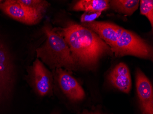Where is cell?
I'll return each mask as SVG.
<instances>
[{"label":"cell","mask_w":153,"mask_h":114,"mask_svg":"<svg viewBox=\"0 0 153 114\" xmlns=\"http://www.w3.org/2000/svg\"><path fill=\"white\" fill-rule=\"evenodd\" d=\"M140 10L141 14L148 19L153 28V1L152 0H141L140 1Z\"/></svg>","instance_id":"cell-15"},{"label":"cell","mask_w":153,"mask_h":114,"mask_svg":"<svg viewBox=\"0 0 153 114\" xmlns=\"http://www.w3.org/2000/svg\"><path fill=\"white\" fill-rule=\"evenodd\" d=\"M110 48L116 57L133 55L151 59L153 56V50L150 45L136 34L124 29L116 43Z\"/></svg>","instance_id":"cell-3"},{"label":"cell","mask_w":153,"mask_h":114,"mask_svg":"<svg viewBox=\"0 0 153 114\" xmlns=\"http://www.w3.org/2000/svg\"><path fill=\"white\" fill-rule=\"evenodd\" d=\"M13 85L11 84L0 72V104L8 99L13 91Z\"/></svg>","instance_id":"cell-14"},{"label":"cell","mask_w":153,"mask_h":114,"mask_svg":"<svg viewBox=\"0 0 153 114\" xmlns=\"http://www.w3.org/2000/svg\"><path fill=\"white\" fill-rule=\"evenodd\" d=\"M109 81L114 87L123 92L128 94L131 87L129 69L127 65L120 63L111 71Z\"/></svg>","instance_id":"cell-9"},{"label":"cell","mask_w":153,"mask_h":114,"mask_svg":"<svg viewBox=\"0 0 153 114\" xmlns=\"http://www.w3.org/2000/svg\"><path fill=\"white\" fill-rule=\"evenodd\" d=\"M56 78L63 94L72 101L79 102L85 97L83 88L77 80L63 68L55 69Z\"/></svg>","instance_id":"cell-5"},{"label":"cell","mask_w":153,"mask_h":114,"mask_svg":"<svg viewBox=\"0 0 153 114\" xmlns=\"http://www.w3.org/2000/svg\"><path fill=\"white\" fill-rule=\"evenodd\" d=\"M101 14V12H85L82 15L81 22L82 23L93 22L94 20L100 16Z\"/></svg>","instance_id":"cell-16"},{"label":"cell","mask_w":153,"mask_h":114,"mask_svg":"<svg viewBox=\"0 0 153 114\" xmlns=\"http://www.w3.org/2000/svg\"><path fill=\"white\" fill-rule=\"evenodd\" d=\"M31 13L41 20L50 4L44 0H18Z\"/></svg>","instance_id":"cell-12"},{"label":"cell","mask_w":153,"mask_h":114,"mask_svg":"<svg viewBox=\"0 0 153 114\" xmlns=\"http://www.w3.org/2000/svg\"><path fill=\"white\" fill-rule=\"evenodd\" d=\"M82 114H103L99 111H88L85 110H83Z\"/></svg>","instance_id":"cell-17"},{"label":"cell","mask_w":153,"mask_h":114,"mask_svg":"<svg viewBox=\"0 0 153 114\" xmlns=\"http://www.w3.org/2000/svg\"><path fill=\"white\" fill-rule=\"evenodd\" d=\"M28 74L31 86L37 95L44 97L52 94L53 75L39 59L34 61Z\"/></svg>","instance_id":"cell-4"},{"label":"cell","mask_w":153,"mask_h":114,"mask_svg":"<svg viewBox=\"0 0 153 114\" xmlns=\"http://www.w3.org/2000/svg\"><path fill=\"white\" fill-rule=\"evenodd\" d=\"M0 9L6 15L26 24H37L40 20L20 4L18 0H6L0 3Z\"/></svg>","instance_id":"cell-8"},{"label":"cell","mask_w":153,"mask_h":114,"mask_svg":"<svg viewBox=\"0 0 153 114\" xmlns=\"http://www.w3.org/2000/svg\"><path fill=\"white\" fill-rule=\"evenodd\" d=\"M2 1H0V3H1Z\"/></svg>","instance_id":"cell-19"},{"label":"cell","mask_w":153,"mask_h":114,"mask_svg":"<svg viewBox=\"0 0 153 114\" xmlns=\"http://www.w3.org/2000/svg\"><path fill=\"white\" fill-rule=\"evenodd\" d=\"M138 0H113L110 1V7L114 11L128 16H131L138 8Z\"/></svg>","instance_id":"cell-13"},{"label":"cell","mask_w":153,"mask_h":114,"mask_svg":"<svg viewBox=\"0 0 153 114\" xmlns=\"http://www.w3.org/2000/svg\"><path fill=\"white\" fill-rule=\"evenodd\" d=\"M62 34L77 65L91 68L111 48L92 31L76 24L62 29Z\"/></svg>","instance_id":"cell-1"},{"label":"cell","mask_w":153,"mask_h":114,"mask_svg":"<svg viewBox=\"0 0 153 114\" xmlns=\"http://www.w3.org/2000/svg\"><path fill=\"white\" fill-rule=\"evenodd\" d=\"M51 114H59V113H58V112L54 111V112H52Z\"/></svg>","instance_id":"cell-18"},{"label":"cell","mask_w":153,"mask_h":114,"mask_svg":"<svg viewBox=\"0 0 153 114\" xmlns=\"http://www.w3.org/2000/svg\"><path fill=\"white\" fill-rule=\"evenodd\" d=\"M82 26L96 33L110 48L116 43L123 29L112 23L95 21L82 23Z\"/></svg>","instance_id":"cell-7"},{"label":"cell","mask_w":153,"mask_h":114,"mask_svg":"<svg viewBox=\"0 0 153 114\" xmlns=\"http://www.w3.org/2000/svg\"><path fill=\"white\" fill-rule=\"evenodd\" d=\"M46 40L38 48L36 55L51 68H64L67 71H74L78 65L74 60L66 41L62 35L56 33L49 24H45L42 29Z\"/></svg>","instance_id":"cell-2"},{"label":"cell","mask_w":153,"mask_h":114,"mask_svg":"<svg viewBox=\"0 0 153 114\" xmlns=\"http://www.w3.org/2000/svg\"><path fill=\"white\" fill-rule=\"evenodd\" d=\"M0 72L11 84L15 80V67L12 56L5 43L0 39Z\"/></svg>","instance_id":"cell-10"},{"label":"cell","mask_w":153,"mask_h":114,"mask_svg":"<svg viewBox=\"0 0 153 114\" xmlns=\"http://www.w3.org/2000/svg\"><path fill=\"white\" fill-rule=\"evenodd\" d=\"M136 84L142 114H153V87L148 78L139 68L136 73Z\"/></svg>","instance_id":"cell-6"},{"label":"cell","mask_w":153,"mask_h":114,"mask_svg":"<svg viewBox=\"0 0 153 114\" xmlns=\"http://www.w3.org/2000/svg\"><path fill=\"white\" fill-rule=\"evenodd\" d=\"M110 7V1L106 0H81L76 2L73 9L85 12H101Z\"/></svg>","instance_id":"cell-11"}]
</instances>
